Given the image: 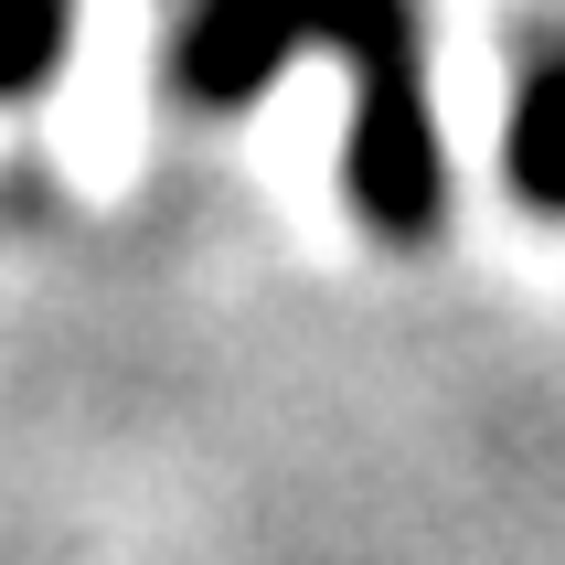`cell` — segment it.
<instances>
[{"label": "cell", "mask_w": 565, "mask_h": 565, "mask_svg": "<svg viewBox=\"0 0 565 565\" xmlns=\"http://www.w3.org/2000/svg\"><path fill=\"white\" fill-rule=\"evenodd\" d=\"M288 54L352 64V203L374 235H438V118H427V54L416 0H192L171 43V86L192 107H246L278 86Z\"/></svg>", "instance_id": "6da1fadb"}, {"label": "cell", "mask_w": 565, "mask_h": 565, "mask_svg": "<svg viewBox=\"0 0 565 565\" xmlns=\"http://www.w3.org/2000/svg\"><path fill=\"white\" fill-rule=\"evenodd\" d=\"M502 160H512V192H523L534 214H565V54H544L534 75H523Z\"/></svg>", "instance_id": "7a4b0ae2"}, {"label": "cell", "mask_w": 565, "mask_h": 565, "mask_svg": "<svg viewBox=\"0 0 565 565\" xmlns=\"http://www.w3.org/2000/svg\"><path fill=\"white\" fill-rule=\"evenodd\" d=\"M75 54V0H0V96H43Z\"/></svg>", "instance_id": "3957f363"}]
</instances>
